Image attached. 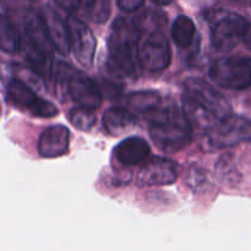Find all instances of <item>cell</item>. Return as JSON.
I'll return each instance as SVG.
<instances>
[{
  "mask_svg": "<svg viewBox=\"0 0 251 251\" xmlns=\"http://www.w3.org/2000/svg\"><path fill=\"white\" fill-rule=\"evenodd\" d=\"M150 136L166 153H174L188 147L193 139V126L176 104H162L147 113Z\"/></svg>",
  "mask_w": 251,
  "mask_h": 251,
  "instance_id": "3957f363",
  "label": "cell"
},
{
  "mask_svg": "<svg viewBox=\"0 0 251 251\" xmlns=\"http://www.w3.org/2000/svg\"><path fill=\"white\" fill-rule=\"evenodd\" d=\"M146 37L139 44V64L150 73H157L167 69L171 64V46L162 27L144 29ZM142 31V32H144Z\"/></svg>",
  "mask_w": 251,
  "mask_h": 251,
  "instance_id": "8992f818",
  "label": "cell"
},
{
  "mask_svg": "<svg viewBox=\"0 0 251 251\" xmlns=\"http://www.w3.org/2000/svg\"><path fill=\"white\" fill-rule=\"evenodd\" d=\"M210 77L216 85L228 90H247L251 87V58L223 56L213 61Z\"/></svg>",
  "mask_w": 251,
  "mask_h": 251,
  "instance_id": "5b68a950",
  "label": "cell"
},
{
  "mask_svg": "<svg viewBox=\"0 0 251 251\" xmlns=\"http://www.w3.org/2000/svg\"><path fill=\"white\" fill-rule=\"evenodd\" d=\"M41 14L54 50L60 53L61 55L70 53V39H69V31L65 20L61 19L54 10L49 7L43 10Z\"/></svg>",
  "mask_w": 251,
  "mask_h": 251,
  "instance_id": "5bb4252c",
  "label": "cell"
},
{
  "mask_svg": "<svg viewBox=\"0 0 251 251\" xmlns=\"http://www.w3.org/2000/svg\"><path fill=\"white\" fill-rule=\"evenodd\" d=\"M149 144L141 137H127L114 149L118 162L127 167L136 166L146 161L150 156Z\"/></svg>",
  "mask_w": 251,
  "mask_h": 251,
  "instance_id": "9a60e30c",
  "label": "cell"
},
{
  "mask_svg": "<svg viewBox=\"0 0 251 251\" xmlns=\"http://www.w3.org/2000/svg\"><path fill=\"white\" fill-rule=\"evenodd\" d=\"M104 129L113 136H120L137 125L135 114L124 108H110L103 115Z\"/></svg>",
  "mask_w": 251,
  "mask_h": 251,
  "instance_id": "2e32d148",
  "label": "cell"
},
{
  "mask_svg": "<svg viewBox=\"0 0 251 251\" xmlns=\"http://www.w3.org/2000/svg\"><path fill=\"white\" fill-rule=\"evenodd\" d=\"M56 2H58L63 9L68 10V11H75L76 9H78L75 0H56Z\"/></svg>",
  "mask_w": 251,
  "mask_h": 251,
  "instance_id": "484cf974",
  "label": "cell"
},
{
  "mask_svg": "<svg viewBox=\"0 0 251 251\" xmlns=\"http://www.w3.org/2000/svg\"><path fill=\"white\" fill-rule=\"evenodd\" d=\"M66 21L70 39V50H73L76 60L86 68H91L95 60L97 41L92 29L78 17L70 15Z\"/></svg>",
  "mask_w": 251,
  "mask_h": 251,
  "instance_id": "9c48e42d",
  "label": "cell"
},
{
  "mask_svg": "<svg viewBox=\"0 0 251 251\" xmlns=\"http://www.w3.org/2000/svg\"><path fill=\"white\" fill-rule=\"evenodd\" d=\"M25 32H26V37L29 41L36 43L37 46L41 47L44 50L53 53L54 47L51 44L50 39H49L48 32H47L46 25H44L41 12L29 11L26 15V19H25Z\"/></svg>",
  "mask_w": 251,
  "mask_h": 251,
  "instance_id": "e0dca14e",
  "label": "cell"
},
{
  "mask_svg": "<svg viewBox=\"0 0 251 251\" xmlns=\"http://www.w3.org/2000/svg\"><path fill=\"white\" fill-rule=\"evenodd\" d=\"M206 144L211 150H222L251 141V122L240 115H228L206 131Z\"/></svg>",
  "mask_w": 251,
  "mask_h": 251,
  "instance_id": "52a82bcc",
  "label": "cell"
},
{
  "mask_svg": "<svg viewBox=\"0 0 251 251\" xmlns=\"http://www.w3.org/2000/svg\"><path fill=\"white\" fill-rule=\"evenodd\" d=\"M242 42L245 44V47H247V48L251 49V22H248L247 26H245V28H244V31H243Z\"/></svg>",
  "mask_w": 251,
  "mask_h": 251,
  "instance_id": "d4e9b609",
  "label": "cell"
},
{
  "mask_svg": "<svg viewBox=\"0 0 251 251\" xmlns=\"http://www.w3.org/2000/svg\"><path fill=\"white\" fill-rule=\"evenodd\" d=\"M58 85L65 90L69 97L78 107L97 109L103 102V95L97 83L88 77L85 73L75 70L65 63H58L56 69Z\"/></svg>",
  "mask_w": 251,
  "mask_h": 251,
  "instance_id": "277c9868",
  "label": "cell"
},
{
  "mask_svg": "<svg viewBox=\"0 0 251 251\" xmlns=\"http://www.w3.org/2000/svg\"><path fill=\"white\" fill-rule=\"evenodd\" d=\"M216 176L223 184H237L240 180V173L230 153L223 154L216 163Z\"/></svg>",
  "mask_w": 251,
  "mask_h": 251,
  "instance_id": "44dd1931",
  "label": "cell"
},
{
  "mask_svg": "<svg viewBox=\"0 0 251 251\" xmlns=\"http://www.w3.org/2000/svg\"><path fill=\"white\" fill-rule=\"evenodd\" d=\"M69 122L75 129L80 131H90L96 124V115L92 109L83 107H76L69 112Z\"/></svg>",
  "mask_w": 251,
  "mask_h": 251,
  "instance_id": "7402d4cb",
  "label": "cell"
},
{
  "mask_svg": "<svg viewBox=\"0 0 251 251\" xmlns=\"http://www.w3.org/2000/svg\"><path fill=\"white\" fill-rule=\"evenodd\" d=\"M186 183L193 189L201 186L202 184L206 183L205 172L202 169L198 168V167H191L188 172V176H186Z\"/></svg>",
  "mask_w": 251,
  "mask_h": 251,
  "instance_id": "603a6c76",
  "label": "cell"
},
{
  "mask_svg": "<svg viewBox=\"0 0 251 251\" xmlns=\"http://www.w3.org/2000/svg\"><path fill=\"white\" fill-rule=\"evenodd\" d=\"M161 97L154 91H139L127 96V104L132 110L146 115L161 103Z\"/></svg>",
  "mask_w": 251,
  "mask_h": 251,
  "instance_id": "ffe728a7",
  "label": "cell"
},
{
  "mask_svg": "<svg viewBox=\"0 0 251 251\" xmlns=\"http://www.w3.org/2000/svg\"><path fill=\"white\" fill-rule=\"evenodd\" d=\"M19 31L11 20L5 15H0V50L7 54H16L20 50Z\"/></svg>",
  "mask_w": 251,
  "mask_h": 251,
  "instance_id": "ac0fdd59",
  "label": "cell"
},
{
  "mask_svg": "<svg viewBox=\"0 0 251 251\" xmlns=\"http://www.w3.org/2000/svg\"><path fill=\"white\" fill-rule=\"evenodd\" d=\"M75 2L77 4V6L87 7V9H91L93 7V5L96 4V0H75Z\"/></svg>",
  "mask_w": 251,
  "mask_h": 251,
  "instance_id": "4316f807",
  "label": "cell"
},
{
  "mask_svg": "<svg viewBox=\"0 0 251 251\" xmlns=\"http://www.w3.org/2000/svg\"><path fill=\"white\" fill-rule=\"evenodd\" d=\"M178 164L169 158L149 159L137 173V184L142 186L171 185L178 179Z\"/></svg>",
  "mask_w": 251,
  "mask_h": 251,
  "instance_id": "8fae6325",
  "label": "cell"
},
{
  "mask_svg": "<svg viewBox=\"0 0 251 251\" xmlns=\"http://www.w3.org/2000/svg\"><path fill=\"white\" fill-rule=\"evenodd\" d=\"M145 0H117V4L123 11L134 12L144 5Z\"/></svg>",
  "mask_w": 251,
  "mask_h": 251,
  "instance_id": "cb8c5ba5",
  "label": "cell"
},
{
  "mask_svg": "<svg viewBox=\"0 0 251 251\" xmlns=\"http://www.w3.org/2000/svg\"><path fill=\"white\" fill-rule=\"evenodd\" d=\"M142 32L135 20L124 17L115 20L108 38L105 66L115 77H131L136 75L139 65V44Z\"/></svg>",
  "mask_w": 251,
  "mask_h": 251,
  "instance_id": "7a4b0ae2",
  "label": "cell"
},
{
  "mask_svg": "<svg viewBox=\"0 0 251 251\" xmlns=\"http://www.w3.org/2000/svg\"><path fill=\"white\" fill-rule=\"evenodd\" d=\"M70 131L64 125H51L39 136L37 149L44 158H56L65 154L69 150Z\"/></svg>",
  "mask_w": 251,
  "mask_h": 251,
  "instance_id": "7c38bea8",
  "label": "cell"
},
{
  "mask_svg": "<svg viewBox=\"0 0 251 251\" xmlns=\"http://www.w3.org/2000/svg\"><path fill=\"white\" fill-rule=\"evenodd\" d=\"M183 113L191 126L205 130L232 114L225 96L213 86L199 77H189L184 82Z\"/></svg>",
  "mask_w": 251,
  "mask_h": 251,
  "instance_id": "6da1fadb",
  "label": "cell"
},
{
  "mask_svg": "<svg viewBox=\"0 0 251 251\" xmlns=\"http://www.w3.org/2000/svg\"><path fill=\"white\" fill-rule=\"evenodd\" d=\"M248 21L234 12L222 11L213 17L211 27V42L216 50L227 53L242 41L243 31Z\"/></svg>",
  "mask_w": 251,
  "mask_h": 251,
  "instance_id": "ba28073f",
  "label": "cell"
},
{
  "mask_svg": "<svg viewBox=\"0 0 251 251\" xmlns=\"http://www.w3.org/2000/svg\"><path fill=\"white\" fill-rule=\"evenodd\" d=\"M196 34V27L193 20L180 15L174 21L172 27V38L179 48H188L193 43Z\"/></svg>",
  "mask_w": 251,
  "mask_h": 251,
  "instance_id": "d6986e66",
  "label": "cell"
},
{
  "mask_svg": "<svg viewBox=\"0 0 251 251\" xmlns=\"http://www.w3.org/2000/svg\"><path fill=\"white\" fill-rule=\"evenodd\" d=\"M0 114H1V104H0Z\"/></svg>",
  "mask_w": 251,
  "mask_h": 251,
  "instance_id": "f1b7e54d",
  "label": "cell"
},
{
  "mask_svg": "<svg viewBox=\"0 0 251 251\" xmlns=\"http://www.w3.org/2000/svg\"><path fill=\"white\" fill-rule=\"evenodd\" d=\"M7 95L17 107L27 110L33 117L53 118L59 113L53 103L39 97L28 85L19 78L10 81L7 85Z\"/></svg>",
  "mask_w": 251,
  "mask_h": 251,
  "instance_id": "30bf717a",
  "label": "cell"
},
{
  "mask_svg": "<svg viewBox=\"0 0 251 251\" xmlns=\"http://www.w3.org/2000/svg\"><path fill=\"white\" fill-rule=\"evenodd\" d=\"M20 50H21L26 63L28 64L29 69L36 75H38L43 80H49L51 77L53 75V53H49V51L42 49L36 43L29 41L27 37L21 39Z\"/></svg>",
  "mask_w": 251,
  "mask_h": 251,
  "instance_id": "4fadbf2b",
  "label": "cell"
},
{
  "mask_svg": "<svg viewBox=\"0 0 251 251\" xmlns=\"http://www.w3.org/2000/svg\"><path fill=\"white\" fill-rule=\"evenodd\" d=\"M151 1L154 2V4H157V5H161V6H164V5L171 4L173 0H151Z\"/></svg>",
  "mask_w": 251,
  "mask_h": 251,
  "instance_id": "83f0119b",
  "label": "cell"
}]
</instances>
